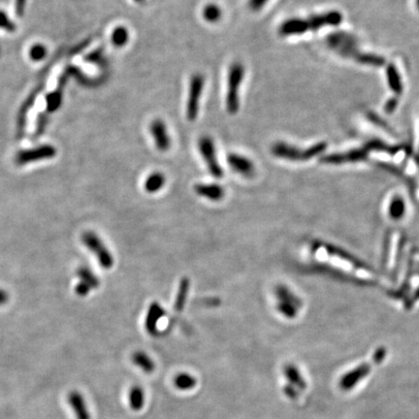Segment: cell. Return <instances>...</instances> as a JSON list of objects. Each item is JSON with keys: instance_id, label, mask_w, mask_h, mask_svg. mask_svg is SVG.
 <instances>
[{"instance_id": "1", "label": "cell", "mask_w": 419, "mask_h": 419, "mask_svg": "<svg viewBox=\"0 0 419 419\" xmlns=\"http://www.w3.org/2000/svg\"><path fill=\"white\" fill-rule=\"evenodd\" d=\"M245 77V67L240 63H233L229 68L227 79L226 109L231 115L236 114L240 108L239 91Z\"/></svg>"}, {"instance_id": "2", "label": "cell", "mask_w": 419, "mask_h": 419, "mask_svg": "<svg viewBox=\"0 0 419 419\" xmlns=\"http://www.w3.org/2000/svg\"><path fill=\"white\" fill-rule=\"evenodd\" d=\"M327 147L324 142L317 143L314 146L306 149H299L297 147L289 146L283 142H279L272 147L273 155L275 157L289 159V160H308L322 154Z\"/></svg>"}, {"instance_id": "3", "label": "cell", "mask_w": 419, "mask_h": 419, "mask_svg": "<svg viewBox=\"0 0 419 419\" xmlns=\"http://www.w3.org/2000/svg\"><path fill=\"white\" fill-rule=\"evenodd\" d=\"M82 242L86 249L93 252L99 263L105 269L110 270L114 266V257L112 252L107 248L103 240L94 231H85L82 235Z\"/></svg>"}, {"instance_id": "4", "label": "cell", "mask_w": 419, "mask_h": 419, "mask_svg": "<svg viewBox=\"0 0 419 419\" xmlns=\"http://www.w3.org/2000/svg\"><path fill=\"white\" fill-rule=\"evenodd\" d=\"M200 155L205 161V164L209 170V173L216 178L223 177V169L220 166V161L217 157L216 146L214 140L210 136H202L198 141Z\"/></svg>"}, {"instance_id": "5", "label": "cell", "mask_w": 419, "mask_h": 419, "mask_svg": "<svg viewBox=\"0 0 419 419\" xmlns=\"http://www.w3.org/2000/svg\"><path fill=\"white\" fill-rule=\"evenodd\" d=\"M205 78L197 73L192 75L189 82V97L187 103V118L189 122H194L199 113L200 99L204 91Z\"/></svg>"}, {"instance_id": "6", "label": "cell", "mask_w": 419, "mask_h": 419, "mask_svg": "<svg viewBox=\"0 0 419 419\" xmlns=\"http://www.w3.org/2000/svg\"><path fill=\"white\" fill-rule=\"evenodd\" d=\"M327 42L332 49H335L337 52H340L341 55L351 57L356 61L357 63L363 54V52H360L357 50L355 39L349 34L344 32L331 34L327 38Z\"/></svg>"}, {"instance_id": "7", "label": "cell", "mask_w": 419, "mask_h": 419, "mask_svg": "<svg viewBox=\"0 0 419 419\" xmlns=\"http://www.w3.org/2000/svg\"><path fill=\"white\" fill-rule=\"evenodd\" d=\"M306 31H317L324 26H337L343 21V15L339 11H330L321 15L313 16L304 20Z\"/></svg>"}, {"instance_id": "8", "label": "cell", "mask_w": 419, "mask_h": 419, "mask_svg": "<svg viewBox=\"0 0 419 419\" xmlns=\"http://www.w3.org/2000/svg\"><path fill=\"white\" fill-rule=\"evenodd\" d=\"M276 298H277V310L279 313L283 314L284 316H288L289 313L288 311L291 310V313L294 314L298 310V308L301 306L300 302L296 297H294L293 294L291 293L285 286H278L276 291Z\"/></svg>"}, {"instance_id": "9", "label": "cell", "mask_w": 419, "mask_h": 419, "mask_svg": "<svg viewBox=\"0 0 419 419\" xmlns=\"http://www.w3.org/2000/svg\"><path fill=\"white\" fill-rule=\"evenodd\" d=\"M55 155H56L55 147L52 146H42L37 148L22 151L21 153H19L16 157V162L18 165H24L33 161L52 158L55 157Z\"/></svg>"}, {"instance_id": "10", "label": "cell", "mask_w": 419, "mask_h": 419, "mask_svg": "<svg viewBox=\"0 0 419 419\" xmlns=\"http://www.w3.org/2000/svg\"><path fill=\"white\" fill-rule=\"evenodd\" d=\"M151 134L159 152H167L171 147V138L168 134L167 126L162 119H155L149 126Z\"/></svg>"}, {"instance_id": "11", "label": "cell", "mask_w": 419, "mask_h": 419, "mask_svg": "<svg viewBox=\"0 0 419 419\" xmlns=\"http://www.w3.org/2000/svg\"><path fill=\"white\" fill-rule=\"evenodd\" d=\"M227 163L234 172L243 177L251 178L255 173V167L252 160L241 155L229 154L227 157Z\"/></svg>"}, {"instance_id": "12", "label": "cell", "mask_w": 419, "mask_h": 419, "mask_svg": "<svg viewBox=\"0 0 419 419\" xmlns=\"http://www.w3.org/2000/svg\"><path fill=\"white\" fill-rule=\"evenodd\" d=\"M165 309L158 302H153L149 305L145 319V329L149 335H157L158 322L162 317L165 316Z\"/></svg>"}, {"instance_id": "13", "label": "cell", "mask_w": 419, "mask_h": 419, "mask_svg": "<svg viewBox=\"0 0 419 419\" xmlns=\"http://www.w3.org/2000/svg\"><path fill=\"white\" fill-rule=\"evenodd\" d=\"M193 189L199 197H203L205 199L210 200L213 202H219L220 200L223 199L225 195L224 189L219 184H214V183L196 184Z\"/></svg>"}, {"instance_id": "14", "label": "cell", "mask_w": 419, "mask_h": 419, "mask_svg": "<svg viewBox=\"0 0 419 419\" xmlns=\"http://www.w3.org/2000/svg\"><path fill=\"white\" fill-rule=\"evenodd\" d=\"M68 403L72 408L74 414L77 419H92L89 409L87 408L86 402L83 395L78 391H71L68 394Z\"/></svg>"}, {"instance_id": "15", "label": "cell", "mask_w": 419, "mask_h": 419, "mask_svg": "<svg viewBox=\"0 0 419 419\" xmlns=\"http://www.w3.org/2000/svg\"><path fill=\"white\" fill-rule=\"evenodd\" d=\"M189 290H190V281L189 278L185 277L178 283V291H177L176 299H175L174 310L177 314L182 313L183 310L185 309L188 298H189Z\"/></svg>"}, {"instance_id": "16", "label": "cell", "mask_w": 419, "mask_h": 419, "mask_svg": "<svg viewBox=\"0 0 419 419\" xmlns=\"http://www.w3.org/2000/svg\"><path fill=\"white\" fill-rule=\"evenodd\" d=\"M166 184V177L161 172L152 173L144 183V189L149 194L157 193L164 188Z\"/></svg>"}, {"instance_id": "17", "label": "cell", "mask_w": 419, "mask_h": 419, "mask_svg": "<svg viewBox=\"0 0 419 419\" xmlns=\"http://www.w3.org/2000/svg\"><path fill=\"white\" fill-rule=\"evenodd\" d=\"M145 391L140 385H133L129 389L128 403L131 409H133L134 411L141 410L145 406Z\"/></svg>"}, {"instance_id": "18", "label": "cell", "mask_w": 419, "mask_h": 419, "mask_svg": "<svg viewBox=\"0 0 419 419\" xmlns=\"http://www.w3.org/2000/svg\"><path fill=\"white\" fill-rule=\"evenodd\" d=\"M386 77H387V83L390 89L394 92L395 95H402L404 91L402 79L399 74L397 67L393 63H390L386 68Z\"/></svg>"}, {"instance_id": "19", "label": "cell", "mask_w": 419, "mask_h": 419, "mask_svg": "<svg viewBox=\"0 0 419 419\" xmlns=\"http://www.w3.org/2000/svg\"><path fill=\"white\" fill-rule=\"evenodd\" d=\"M132 362L134 363L135 366L138 367L139 369H141L146 374L153 373L156 369V364H155L154 360L146 352L141 351V350L133 353Z\"/></svg>"}, {"instance_id": "20", "label": "cell", "mask_w": 419, "mask_h": 419, "mask_svg": "<svg viewBox=\"0 0 419 419\" xmlns=\"http://www.w3.org/2000/svg\"><path fill=\"white\" fill-rule=\"evenodd\" d=\"M76 274L77 277L80 279V282L88 285L92 288V290L97 289L100 286V281L98 277L88 267L81 266L77 270Z\"/></svg>"}, {"instance_id": "21", "label": "cell", "mask_w": 419, "mask_h": 419, "mask_svg": "<svg viewBox=\"0 0 419 419\" xmlns=\"http://www.w3.org/2000/svg\"><path fill=\"white\" fill-rule=\"evenodd\" d=\"M174 384L178 390L189 391L196 386L197 379L190 374L182 373L177 375L174 378Z\"/></svg>"}, {"instance_id": "22", "label": "cell", "mask_w": 419, "mask_h": 419, "mask_svg": "<svg viewBox=\"0 0 419 419\" xmlns=\"http://www.w3.org/2000/svg\"><path fill=\"white\" fill-rule=\"evenodd\" d=\"M129 40V32L126 26H117L112 32L111 41L115 48H123Z\"/></svg>"}, {"instance_id": "23", "label": "cell", "mask_w": 419, "mask_h": 419, "mask_svg": "<svg viewBox=\"0 0 419 419\" xmlns=\"http://www.w3.org/2000/svg\"><path fill=\"white\" fill-rule=\"evenodd\" d=\"M202 15L205 21L211 22V23H215L221 19L222 11L219 5L215 3H209L204 7Z\"/></svg>"}, {"instance_id": "24", "label": "cell", "mask_w": 419, "mask_h": 419, "mask_svg": "<svg viewBox=\"0 0 419 419\" xmlns=\"http://www.w3.org/2000/svg\"><path fill=\"white\" fill-rule=\"evenodd\" d=\"M390 211H389V215L392 217V219H399L402 214L405 211V205L403 204L402 200L394 199L391 201V204L389 206Z\"/></svg>"}, {"instance_id": "25", "label": "cell", "mask_w": 419, "mask_h": 419, "mask_svg": "<svg viewBox=\"0 0 419 419\" xmlns=\"http://www.w3.org/2000/svg\"><path fill=\"white\" fill-rule=\"evenodd\" d=\"M86 61H88L89 63H101L104 62V54H103V49H99L96 50L94 52H92L91 54H88L86 56Z\"/></svg>"}, {"instance_id": "26", "label": "cell", "mask_w": 419, "mask_h": 419, "mask_svg": "<svg viewBox=\"0 0 419 419\" xmlns=\"http://www.w3.org/2000/svg\"><path fill=\"white\" fill-rule=\"evenodd\" d=\"M74 290H75V293L77 294L78 296L86 297L89 294V292L92 291V288L88 285H86L85 283L79 282L76 284Z\"/></svg>"}, {"instance_id": "27", "label": "cell", "mask_w": 419, "mask_h": 419, "mask_svg": "<svg viewBox=\"0 0 419 419\" xmlns=\"http://www.w3.org/2000/svg\"><path fill=\"white\" fill-rule=\"evenodd\" d=\"M46 54V50L43 46H35L31 52V55L34 59H41Z\"/></svg>"}, {"instance_id": "28", "label": "cell", "mask_w": 419, "mask_h": 419, "mask_svg": "<svg viewBox=\"0 0 419 419\" xmlns=\"http://www.w3.org/2000/svg\"><path fill=\"white\" fill-rule=\"evenodd\" d=\"M268 1L269 0H250L249 6L252 11L261 10L263 6H265Z\"/></svg>"}, {"instance_id": "29", "label": "cell", "mask_w": 419, "mask_h": 419, "mask_svg": "<svg viewBox=\"0 0 419 419\" xmlns=\"http://www.w3.org/2000/svg\"><path fill=\"white\" fill-rule=\"evenodd\" d=\"M397 106H398V100H397V98H391V99L388 100L386 104L384 106V111H385L387 114H391V113H393V112L396 110Z\"/></svg>"}, {"instance_id": "30", "label": "cell", "mask_w": 419, "mask_h": 419, "mask_svg": "<svg viewBox=\"0 0 419 419\" xmlns=\"http://www.w3.org/2000/svg\"><path fill=\"white\" fill-rule=\"evenodd\" d=\"M9 300V295L6 291L0 289V305H5Z\"/></svg>"}, {"instance_id": "31", "label": "cell", "mask_w": 419, "mask_h": 419, "mask_svg": "<svg viewBox=\"0 0 419 419\" xmlns=\"http://www.w3.org/2000/svg\"><path fill=\"white\" fill-rule=\"evenodd\" d=\"M24 4H25V0H17V11L20 15L23 12Z\"/></svg>"}, {"instance_id": "32", "label": "cell", "mask_w": 419, "mask_h": 419, "mask_svg": "<svg viewBox=\"0 0 419 419\" xmlns=\"http://www.w3.org/2000/svg\"><path fill=\"white\" fill-rule=\"evenodd\" d=\"M134 1H136V2H138V3H141V2H143L144 0H134Z\"/></svg>"}]
</instances>
